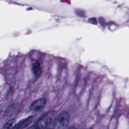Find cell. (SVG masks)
Segmentation results:
<instances>
[{
    "label": "cell",
    "mask_w": 129,
    "mask_h": 129,
    "mask_svg": "<svg viewBox=\"0 0 129 129\" xmlns=\"http://www.w3.org/2000/svg\"><path fill=\"white\" fill-rule=\"evenodd\" d=\"M56 117V113L54 110H50L42 116L35 124L38 129L48 126L54 121Z\"/></svg>",
    "instance_id": "obj_1"
},
{
    "label": "cell",
    "mask_w": 129,
    "mask_h": 129,
    "mask_svg": "<svg viewBox=\"0 0 129 129\" xmlns=\"http://www.w3.org/2000/svg\"><path fill=\"white\" fill-rule=\"evenodd\" d=\"M70 118V114L66 111L61 112L55 118L54 122L56 129H64L68 125Z\"/></svg>",
    "instance_id": "obj_2"
},
{
    "label": "cell",
    "mask_w": 129,
    "mask_h": 129,
    "mask_svg": "<svg viewBox=\"0 0 129 129\" xmlns=\"http://www.w3.org/2000/svg\"><path fill=\"white\" fill-rule=\"evenodd\" d=\"M46 100L44 98H39L35 100L30 106V109L33 111H41L45 106Z\"/></svg>",
    "instance_id": "obj_3"
},
{
    "label": "cell",
    "mask_w": 129,
    "mask_h": 129,
    "mask_svg": "<svg viewBox=\"0 0 129 129\" xmlns=\"http://www.w3.org/2000/svg\"><path fill=\"white\" fill-rule=\"evenodd\" d=\"M34 118V115H31L27 117V118L23 119L20 121L18 123L16 124L12 129H23L27 127L32 122Z\"/></svg>",
    "instance_id": "obj_4"
},
{
    "label": "cell",
    "mask_w": 129,
    "mask_h": 129,
    "mask_svg": "<svg viewBox=\"0 0 129 129\" xmlns=\"http://www.w3.org/2000/svg\"><path fill=\"white\" fill-rule=\"evenodd\" d=\"M32 71L34 76L36 78H38L41 75L42 72V69L41 68L40 63L39 62H35L32 65Z\"/></svg>",
    "instance_id": "obj_5"
},
{
    "label": "cell",
    "mask_w": 129,
    "mask_h": 129,
    "mask_svg": "<svg viewBox=\"0 0 129 129\" xmlns=\"http://www.w3.org/2000/svg\"><path fill=\"white\" fill-rule=\"evenodd\" d=\"M16 119L15 118H13L9 120L6 122L5 125L3 126L2 129H12L13 126L15 125Z\"/></svg>",
    "instance_id": "obj_6"
},
{
    "label": "cell",
    "mask_w": 129,
    "mask_h": 129,
    "mask_svg": "<svg viewBox=\"0 0 129 129\" xmlns=\"http://www.w3.org/2000/svg\"><path fill=\"white\" fill-rule=\"evenodd\" d=\"M27 129H38V127L36 126V125L34 124V125L31 126L30 127H29V128H28Z\"/></svg>",
    "instance_id": "obj_7"
},
{
    "label": "cell",
    "mask_w": 129,
    "mask_h": 129,
    "mask_svg": "<svg viewBox=\"0 0 129 129\" xmlns=\"http://www.w3.org/2000/svg\"><path fill=\"white\" fill-rule=\"evenodd\" d=\"M67 129H77L76 127H74V126H71V127H69Z\"/></svg>",
    "instance_id": "obj_8"
}]
</instances>
